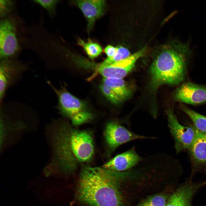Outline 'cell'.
I'll return each instance as SVG.
<instances>
[{"instance_id":"obj_1","label":"cell","mask_w":206,"mask_h":206,"mask_svg":"<svg viewBox=\"0 0 206 206\" xmlns=\"http://www.w3.org/2000/svg\"><path fill=\"white\" fill-rule=\"evenodd\" d=\"M54 126L50 136L54 156L45 169V174L49 175L57 172L72 173L80 165L90 161L94 156V145L91 133L66 124Z\"/></svg>"},{"instance_id":"obj_2","label":"cell","mask_w":206,"mask_h":206,"mask_svg":"<svg viewBox=\"0 0 206 206\" xmlns=\"http://www.w3.org/2000/svg\"><path fill=\"white\" fill-rule=\"evenodd\" d=\"M129 173L84 166L76 187V198L85 206H124L121 184Z\"/></svg>"},{"instance_id":"obj_3","label":"cell","mask_w":206,"mask_h":206,"mask_svg":"<svg viewBox=\"0 0 206 206\" xmlns=\"http://www.w3.org/2000/svg\"><path fill=\"white\" fill-rule=\"evenodd\" d=\"M188 44L174 42L163 50L153 61L150 71L155 87L164 84L176 85L184 80L186 61L191 54Z\"/></svg>"},{"instance_id":"obj_4","label":"cell","mask_w":206,"mask_h":206,"mask_svg":"<svg viewBox=\"0 0 206 206\" xmlns=\"http://www.w3.org/2000/svg\"><path fill=\"white\" fill-rule=\"evenodd\" d=\"M48 83L58 97L57 108L60 113L70 119L73 124L81 125L92 119V114L83 101L69 92L64 87L58 89L50 82L48 81Z\"/></svg>"},{"instance_id":"obj_5","label":"cell","mask_w":206,"mask_h":206,"mask_svg":"<svg viewBox=\"0 0 206 206\" xmlns=\"http://www.w3.org/2000/svg\"><path fill=\"white\" fill-rule=\"evenodd\" d=\"M22 19L16 12L0 20V60L15 59L21 49L17 27Z\"/></svg>"},{"instance_id":"obj_6","label":"cell","mask_w":206,"mask_h":206,"mask_svg":"<svg viewBox=\"0 0 206 206\" xmlns=\"http://www.w3.org/2000/svg\"><path fill=\"white\" fill-rule=\"evenodd\" d=\"M168 126L173 138L177 153L191 148L198 135V132L194 126H186L179 122L173 110L167 111Z\"/></svg>"},{"instance_id":"obj_7","label":"cell","mask_w":206,"mask_h":206,"mask_svg":"<svg viewBox=\"0 0 206 206\" xmlns=\"http://www.w3.org/2000/svg\"><path fill=\"white\" fill-rule=\"evenodd\" d=\"M145 50L146 47H144L127 58L110 64L92 63L91 66L94 68L104 78H122L132 70L137 60L144 55Z\"/></svg>"},{"instance_id":"obj_8","label":"cell","mask_w":206,"mask_h":206,"mask_svg":"<svg viewBox=\"0 0 206 206\" xmlns=\"http://www.w3.org/2000/svg\"><path fill=\"white\" fill-rule=\"evenodd\" d=\"M104 136L106 142L111 151L120 145L132 140L156 138L135 133L114 121L110 122L106 124Z\"/></svg>"},{"instance_id":"obj_9","label":"cell","mask_w":206,"mask_h":206,"mask_svg":"<svg viewBox=\"0 0 206 206\" xmlns=\"http://www.w3.org/2000/svg\"><path fill=\"white\" fill-rule=\"evenodd\" d=\"M28 69L27 64L15 59L0 60V100L3 101L8 88Z\"/></svg>"},{"instance_id":"obj_10","label":"cell","mask_w":206,"mask_h":206,"mask_svg":"<svg viewBox=\"0 0 206 206\" xmlns=\"http://www.w3.org/2000/svg\"><path fill=\"white\" fill-rule=\"evenodd\" d=\"M176 101L188 104H197L206 102V85L191 82L183 84L174 94Z\"/></svg>"},{"instance_id":"obj_11","label":"cell","mask_w":206,"mask_h":206,"mask_svg":"<svg viewBox=\"0 0 206 206\" xmlns=\"http://www.w3.org/2000/svg\"><path fill=\"white\" fill-rule=\"evenodd\" d=\"M136 152L134 147L116 155L102 167L114 171L122 172L138 165L143 159Z\"/></svg>"},{"instance_id":"obj_12","label":"cell","mask_w":206,"mask_h":206,"mask_svg":"<svg viewBox=\"0 0 206 206\" xmlns=\"http://www.w3.org/2000/svg\"><path fill=\"white\" fill-rule=\"evenodd\" d=\"M80 9L87 19V30L90 32L96 19L104 14L106 6L104 0H77L74 2Z\"/></svg>"},{"instance_id":"obj_13","label":"cell","mask_w":206,"mask_h":206,"mask_svg":"<svg viewBox=\"0 0 206 206\" xmlns=\"http://www.w3.org/2000/svg\"><path fill=\"white\" fill-rule=\"evenodd\" d=\"M197 188L190 184L182 186L172 194L165 206H191L192 196Z\"/></svg>"},{"instance_id":"obj_14","label":"cell","mask_w":206,"mask_h":206,"mask_svg":"<svg viewBox=\"0 0 206 206\" xmlns=\"http://www.w3.org/2000/svg\"><path fill=\"white\" fill-rule=\"evenodd\" d=\"M102 84L108 87L122 101L128 98L132 91L122 78H104Z\"/></svg>"},{"instance_id":"obj_15","label":"cell","mask_w":206,"mask_h":206,"mask_svg":"<svg viewBox=\"0 0 206 206\" xmlns=\"http://www.w3.org/2000/svg\"><path fill=\"white\" fill-rule=\"evenodd\" d=\"M189 150L195 164L199 165L206 163V142L199 132L197 138Z\"/></svg>"},{"instance_id":"obj_16","label":"cell","mask_w":206,"mask_h":206,"mask_svg":"<svg viewBox=\"0 0 206 206\" xmlns=\"http://www.w3.org/2000/svg\"><path fill=\"white\" fill-rule=\"evenodd\" d=\"M180 108L190 118L194 126L199 132L206 133V116L202 115L183 105Z\"/></svg>"},{"instance_id":"obj_17","label":"cell","mask_w":206,"mask_h":206,"mask_svg":"<svg viewBox=\"0 0 206 206\" xmlns=\"http://www.w3.org/2000/svg\"><path fill=\"white\" fill-rule=\"evenodd\" d=\"M77 41L78 44L83 48L87 55L91 59L97 57L102 52V48L100 45L90 39L86 42L80 38H78Z\"/></svg>"},{"instance_id":"obj_18","label":"cell","mask_w":206,"mask_h":206,"mask_svg":"<svg viewBox=\"0 0 206 206\" xmlns=\"http://www.w3.org/2000/svg\"><path fill=\"white\" fill-rule=\"evenodd\" d=\"M16 1L11 0H0V18L3 19L15 13Z\"/></svg>"},{"instance_id":"obj_19","label":"cell","mask_w":206,"mask_h":206,"mask_svg":"<svg viewBox=\"0 0 206 206\" xmlns=\"http://www.w3.org/2000/svg\"><path fill=\"white\" fill-rule=\"evenodd\" d=\"M32 1L45 9L50 18L52 19L56 14V7L60 1L57 0H33Z\"/></svg>"},{"instance_id":"obj_20","label":"cell","mask_w":206,"mask_h":206,"mask_svg":"<svg viewBox=\"0 0 206 206\" xmlns=\"http://www.w3.org/2000/svg\"><path fill=\"white\" fill-rule=\"evenodd\" d=\"M117 47V51L115 55L111 58H106L101 63L102 64L105 65L110 64L124 60L131 55L126 48L121 46Z\"/></svg>"},{"instance_id":"obj_21","label":"cell","mask_w":206,"mask_h":206,"mask_svg":"<svg viewBox=\"0 0 206 206\" xmlns=\"http://www.w3.org/2000/svg\"><path fill=\"white\" fill-rule=\"evenodd\" d=\"M100 88L106 98L112 103L117 104L123 101L111 89L103 84H102Z\"/></svg>"},{"instance_id":"obj_22","label":"cell","mask_w":206,"mask_h":206,"mask_svg":"<svg viewBox=\"0 0 206 206\" xmlns=\"http://www.w3.org/2000/svg\"><path fill=\"white\" fill-rule=\"evenodd\" d=\"M167 199L165 195L158 194L149 197L145 201L149 206H165Z\"/></svg>"},{"instance_id":"obj_23","label":"cell","mask_w":206,"mask_h":206,"mask_svg":"<svg viewBox=\"0 0 206 206\" xmlns=\"http://www.w3.org/2000/svg\"><path fill=\"white\" fill-rule=\"evenodd\" d=\"M117 49V47H115L111 45H107L105 48L104 51L107 56L108 58L113 57L116 54Z\"/></svg>"},{"instance_id":"obj_24","label":"cell","mask_w":206,"mask_h":206,"mask_svg":"<svg viewBox=\"0 0 206 206\" xmlns=\"http://www.w3.org/2000/svg\"><path fill=\"white\" fill-rule=\"evenodd\" d=\"M199 133L202 138L206 142V133H202L199 132Z\"/></svg>"},{"instance_id":"obj_25","label":"cell","mask_w":206,"mask_h":206,"mask_svg":"<svg viewBox=\"0 0 206 206\" xmlns=\"http://www.w3.org/2000/svg\"><path fill=\"white\" fill-rule=\"evenodd\" d=\"M137 206H149L146 202L145 201L139 204Z\"/></svg>"}]
</instances>
